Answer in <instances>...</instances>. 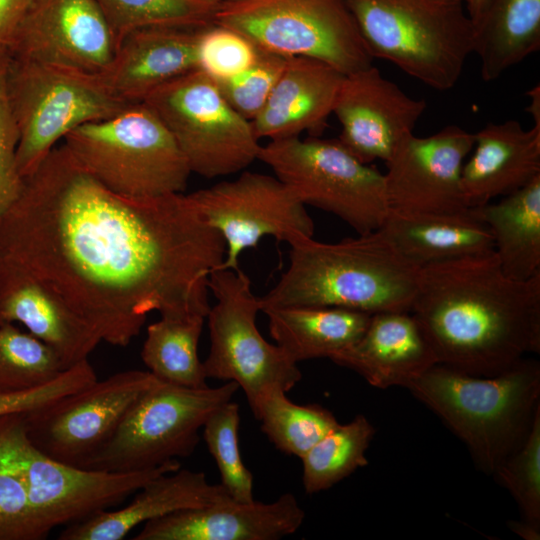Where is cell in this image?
<instances>
[{
    "instance_id": "1",
    "label": "cell",
    "mask_w": 540,
    "mask_h": 540,
    "mask_svg": "<svg viewBox=\"0 0 540 540\" xmlns=\"http://www.w3.org/2000/svg\"><path fill=\"white\" fill-rule=\"evenodd\" d=\"M226 246L188 194L132 198L55 146L0 217V261L40 281L101 340L125 347L147 314L209 310Z\"/></svg>"
},
{
    "instance_id": "2",
    "label": "cell",
    "mask_w": 540,
    "mask_h": 540,
    "mask_svg": "<svg viewBox=\"0 0 540 540\" xmlns=\"http://www.w3.org/2000/svg\"><path fill=\"white\" fill-rule=\"evenodd\" d=\"M411 314L438 363L480 376L540 352V273L507 276L494 251L420 267Z\"/></svg>"
},
{
    "instance_id": "3",
    "label": "cell",
    "mask_w": 540,
    "mask_h": 540,
    "mask_svg": "<svg viewBox=\"0 0 540 540\" xmlns=\"http://www.w3.org/2000/svg\"><path fill=\"white\" fill-rule=\"evenodd\" d=\"M289 245V266L274 287L258 297L260 311L291 306L369 314L410 311L420 267L381 230L334 243L301 237Z\"/></svg>"
},
{
    "instance_id": "4",
    "label": "cell",
    "mask_w": 540,
    "mask_h": 540,
    "mask_svg": "<svg viewBox=\"0 0 540 540\" xmlns=\"http://www.w3.org/2000/svg\"><path fill=\"white\" fill-rule=\"evenodd\" d=\"M493 475L524 441L540 409V364L524 358L489 376L437 363L406 387Z\"/></svg>"
},
{
    "instance_id": "5",
    "label": "cell",
    "mask_w": 540,
    "mask_h": 540,
    "mask_svg": "<svg viewBox=\"0 0 540 540\" xmlns=\"http://www.w3.org/2000/svg\"><path fill=\"white\" fill-rule=\"evenodd\" d=\"M372 56L438 91L459 81L473 54L462 0H344Z\"/></svg>"
},
{
    "instance_id": "6",
    "label": "cell",
    "mask_w": 540,
    "mask_h": 540,
    "mask_svg": "<svg viewBox=\"0 0 540 540\" xmlns=\"http://www.w3.org/2000/svg\"><path fill=\"white\" fill-rule=\"evenodd\" d=\"M76 161L111 191L132 198L183 193L191 170L171 133L144 102L64 137Z\"/></svg>"
},
{
    "instance_id": "7",
    "label": "cell",
    "mask_w": 540,
    "mask_h": 540,
    "mask_svg": "<svg viewBox=\"0 0 540 540\" xmlns=\"http://www.w3.org/2000/svg\"><path fill=\"white\" fill-rule=\"evenodd\" d=\"M6 92L19 134L16 158L23 178L69 132L131 105L110 89L101 74L10 55Z\"/></svg>"
},
{
    "instance_id": "8",
    "label": "cell",
    "mask_w": 540,
    "mask_h": 540,
    "mask_svg": "<svg viewBox=\"0 0 540 540\" xmlns=\"http://www.w3.org/2000/svg\"><path fill=\"white\" fill-rule=\"evenodd\" d=\"M239 389L233 381L193 389L159 380L130 406L113 435L81 468L131 472L189 457L209 415Z\"/></svg>"
},
{
    "instance_id": "9",
    "label": "cell",
    "mask_w": 540,
    "mask_h": 540,
    "mask_svg": "<svg viewBox=\"0 0 540 540\" xmlns=\"http://www.w3.org/2000/svg\"><path fill=\"white\" fill-rule=\"evenodd\" d=\"M213 23L248 37L261 51L323 61L344 75L372 65L344 0H238L221 3Z\"/></svg>"
},
{
    "instance_id": "10",
    "label": "cell",
    "mask_w": 540,
    "mask_h": 540,
    "mask_svg": "<svg viewBox=\"0 0 540 540\" xmlns=\"http://www.w3.org/2000/svg\"><path fill=\"white\" fill-rule=\"evenodd\" d=\"M258 160L304 204L330 212L357 234L379 230L389 212L384 175L338 139L312 136L269 141Z\"/></svg>"
},
{
    "instance_id": "11",
    "label": "cell",
    "mask_w": 540,
    "mask_h": 540,
    "mask_svg": "<svg viewBox=\"0 0 540 540\" xmlns=\"http://www.w3.org/2000/svg\"><path fill=\"white\" fill-rule=\"evenodd\" d=\"M143 102L167 127L192 173L205 178L231 175L258 159L261 145L251 121L200 69L160 86Z\"/></svg>"
},
{
    "instance_id": "12",
    "label": "cell",
    "mask_w": 540,
    "mask_h": 540,
    "mask_svg": "<svg viewBox=\"0 0 540 540\" xmlns=\"http://www.w3.org/2000/svg\"><path fill=\"white\" fill-rule=\"evenodd\" d=\"M208 286L216 303L206 316L210 350L203 365L207 378L237 383L249 406L270 390L292 389L302 373L296 362L259 332V298L252 292L249 277L240 268H217L210 273Z\"/></svg>"
},
{
    "instance_id": "13",
    "label": "cell",
    "mask_w": 540,
    "mask_h": 540,
    "mask_svg": "<svg viewBox=\"0 0 540 540\" xmlns=\"http://www.w3.org/2000/svg\"><path fill=\"white\" fill-rule=\"evenodd\" d=\"M7 431L31 508L47 536L58 526L83 521L119 505L153 478L181 468L177 459L131 472L89 470L60 462L30 442L25 413L7 415Z\"/></svg>"
},
{
    "instance_id": "14",
    "label": "cell",
    "mask_w": 540,
    "mask_h": 540,
    "mask_svg": "<svg viewBox=\"0 0 540 540\" xmlns=\"http://www.w3.org/2000/svg\"><path fill=\"white\" fill-rule=\"evenodd\" d=\"M205 222L219 232L226 246L221 269H239V257L272 236L289 244L313 237L314 222L305 205L275 175L243 171L188 194Z\"/></svg>"
},
{
    "instance_id": "15",
    "label": "cell",
    "mask_w": 540,
    "mask_h": 540,
    "mask_svg": "<svg viewBox=\"0 0 540 540\" xmlns=\"http://www.w3.org/2000/svg\"><path fill=\"white\" fill-rule=\"evenodd\" d=\"M157 379L122 371L25 413L30 442L45 455L81 467L113 435L130 406Z\"/></svg>"
},
{
    "instance_id": "16",
    "label": "cell",
    "mask_w": 540,
    "mask_h": 540,
    "mask_svg": "<svg viewBox=\"0 0 540 540\" xmlns=\"http://www.w3.org/2000/svg\"><path fill=\"white\" fill-rule=\"evenodd\" d=\"M473 145L474 133L457 125H447L427 137L404 136L385 162L389 212L426 216L469 211L461 176Z\"/></svg>"
},
{
    "instance_id": "17",
    "label": "cell",
    "mask_w": 540,
    "mask_h": 540,
    "mask_svg": "<svg viewBox=\"0 0 540 540\" xmlns=\"http://www.w3.org/2000/svg\"><path fill=\"white\" fill-rule=\"evenodd\" d=\"M5 48L11 57L101 74L116 45L95 0H34Z\"/></svg>"
},
{
    "instance_id": "18",
    "label": "cell",
    "mask_w": 540,
    "mask_h": 540,
    "mask_svg": "<svg viewBox=\"0 0 540 540\" xmlns=\"http://www.w3.org/2000/svg\"><path fill=\"white\" fill-rule=\"evenodd\" d=\"M426 108L424 99L410 97L370 65L344 77L333 108L338 141L363 163L386 162Z\"/></svg>"
},
{
    "instance_id": "19",
    "label": "cell",
    "mask_w": 540,
    "mask_h": 540,
    "mask_svg": "<svg viewBox=\"0 0 540 540\" xmlns=\"http://www.w3.org/2000/svg\"><path fill=\"white\" fill-rule=\"evenodd\" d=\"M305 512L284 493L273 502H226L186 509L144 523L133 540H279L294 534Z\"/></svg>"
},
{
    "instance_id": "20",
    "label": "cell",
    "mask_w": 540,
    "mask_h": 540,
    "mask_svg": "<svg viewBox=\"0 0 540 540\" xmlns=\"http://www.w3.org/2000/svg\"><path fill=\"white\" fill-rule=\"evenodd\" d=\"M329 359L380 389L406 388L438 363L430 342L410 311L372 314L359 339Z\"/></svg>"
},
{
    "instance_id": "21",
    "label": "cell",
    "mask_w": 540,
    "mask_h": 540,
    "mask_svg": "<svg viewBox=\"0 0 540 540\" xmlns=\"http://www.w3.org/2000/svg\"><path fill=\"white\" fill-rule=\"evenodd\" d=\"M201 28L135 30L117 44L110 64L101 75L123 101L143 102L160 86L198 69Z\"/></svg>"
},
{
    "instance_id": "22",
    "label": "cell",
    "mask_w": 540,
    "mask_h": 540,
    "mask_svg": "<svg viewBox=\"0 0 540 540\" xmlns=\"http://www.w3.org/2000/svg\"><path fill=\"white\" fill-rule=\"evenodd\" d=\"M471 152L463 164L461 184L467 206L475 208L540 176V124L525 129L512 119L488 122L474 133Z\"/></svg>"
},
{
    "instance_id": "23",
    "label": "cell",
    "mask_w": 540,
    "mask_h": 540,
    "mask_svg": "<svg viewBox=\"0 0 540 540\" xmlns=\"http://www.w3.org/2000/svg\"><path fill=\"white\" fill-rule=\"evenodd\" d=\"M0 321L20 324L49 346L67 369L88 359L101 340L50 289L0 261Z\"/></svg>"
},
{
    "instance_id": "24",
    "label": "cell",
    "mask_w": 540,
    "mask_h": 540,
    "mask_svg": "<svg viewBox=\"0 0 540 540\" xmlns=\"http://www.w3.org/2000/svg\"><path fill=\"white\" fill-rule=\"evenodd\" d=\"M345 75L312 58H289L266 104L251 121L258 139L317 136L333 114Z\"/></svg>"
},
{
    "instance_id": "25",
    "label": "cell",
    "mask_w": 540,
    "mask_h": 540,
    "mask_svg": "<svg viewBox=\"0 0 540 540\" xmlns=\"http://www.w3.org/2000/svg\"><path fill=\"white\" fill-rule=\"evenodd\" d=\"M233 500L221 484L208 482L203 472L178 469L144 484L126 506L99 512L68 525L60 540H121L142 523L171 513Z\"/></svg>"
},
{
    "instance_id": "26",
    "label": "cell",
    "mask_w": 540,
    "mask_h": 540,
    "mask_svg": "<svg viewBox=\"0 0 540 540\" xmlns=\"http://www.w3.org/2000/svg\"><path fill=\"white\" fill-rule=\"evenodd\" d=\"M379 230L418 267L494 251L488 226L472 209L426 216L388 212Z\"/></svg>"
},
{
    "instance_id": "27",
    "label": "cell",
    "mask_w": 540,
    "mask_h": 540,
    "mask_svg": "<svg viewBox=\"0 0 540 540\" xmlns=\"http://www.w3.org/2000/svg\"><path fill=\"white\" fill-rule=\"evenodd\" d=\"M276 344L296 362L329 358L365 331L372 314L340 308L291 306L263 311Z\"/></svg>"
},
{
    "instance_id": "28",
    "label": "cell",
    "mask_w": 540,
    "mask_h": 540,
    "mask_svg": "<svg viewBox=\"0 0 540 540\" xmlns=\"http://www.w3.org/2000/svg\"><path fill=\"white\" fill-rule=\"evenodd\" d=\"M471 209L488 226L507 276L527 280L540 273V176L498 202Z\"/></svg>"
},
{
    "instance_id": "29",
    "label": "cell",
    "mask_w": 540,
    "mask_h": 540,
    "mask_svg": "<svg viewBox=\"0 0 540 540\" xmlns=\"http://www.w3.org/2000/svg\"><path fill=\"white\" fill-rule=\"evenodd\" d=\"M540 49V0H489L474 24L473 53L486 82Z\"/></svg>"
},
{
    "instance_id": "30",
    "label": "cell",
    "mask_w": 540,
    "mask_h": 540,
    "mask_svg": "<svg viewBox=\"0 0 540 540\" xmlns=\"http://www.w3.org/2000/svg\"><path fill=\"white\" fill-rule=\"evenodd\" d=\"M206 317L161 315L147 327L141 358L157 379L186 388L208 387L198 344Z\"/></svg>"
},
{
    "instance_id": "31",
    "label": "cell",
    "mask_w": 540,
    "mask_h": 540,
    "mask_svg": "<svg viewBox=\"0 0 540 540\" xmlns=\"http://www.w3.org/2000/svg\"><path fill=\"white\" fill-rule=\"evenodd\" d=\"M281 389H273L250 406L269 441L281 452L302 458L322 437L338 426L326 408L293 403Z\"/></svg>"
},
{
    "instance_id": "32",
    "label": "cell",
    "mask_w": 540,
    "mask_h": 540,
    "mask_svg": "<svg viewBox=\"0 0 540 540\" xmlns=\"http://www.w3.org/2000/svg\"><path fill=\"white\" fill-rule=\"evenodd\" d=\"M375 429L363 415L338 424L301 459L302 484L307 494L318 493L368 464L366 451Z\"/></svg>"
},
{
    "instance_id": "33",
    "label": "cell",
    "mask_w": 540,
    "mask_h": 540,
    "mask_svg": "<svg viewBox=\"0 0 540 540\" xmlns=\"http://www.w3.org/2000/svg\"><path fill=\"white\" fill-rule=\"evenodd\" d=\"M95 1L110 26L116 46L127 34L142 28L205 27L213 23L220 5L210 0Z\"/></svg>"
},
{
    "instance_id": "34",
    "label": "cell",
    "mask_w": 540,
    "mask_h": 540,
    "mask_svg": "<svg viewBox=\"0 0 540 540\" xmlns=\"http://www.w3.org/2000/svg\"><path fill=\"white\" fill-rule=\"evenodd\" d=\"M65 369L49 346L16 324L0 321V393L44 385Z\"/></svg>"
},
{
    "instance_id": "35",
    "label": "cell",
    "mask_w": 540,
    "mask_h": 540,
    "mask_svg": "<svg viewBox=\"0 0 540 540\" xmlns=\"http://www.w3.org/2000/svg\"><path fill=\"white\" fill-rule=\"evenodd\" d=\"M239 406L232 400L213 411L202 427L204 441L219 470L221 485L238 502H251L253 475L239 447Z\"/></svg>"
},
{
    "instance_id": "36",
    "label": "cell",
    "mask_w": 540,
    "mask_h": 540,
    "mask_svg": "<svg viewBox=\"0 0 540 540\" xmlns=\"http://www.w3.org/2000/svg\"><path fill=\"white\" fill-rule=\"evenodd\" d=\"M6 417H0V540H42L47 535L31 508L26 483L9 442Z\"/></svg>"
},
{
    "instance_id": "37",
    "label": "cell",
    "mask_w": 540,
    "mask_h": 540,
    "mask_svg": "<svg viewBox=\"0 0 540 540\" xmlns=\"http://www.w3.org/2000/svg\"><path fill=\"white\" fill-rule=\"evenodd\" d=\"M492 476L514 498L522 520L540 526V409L524 441Z\"/></svg>"
},
{
    "instance_id": "38",
    "label": "cell",
    "mask_w": 540,
    "mask_h": 540,
    "mask_svg": "<svg viewBox=\"0 0 540 540\" xmlns=\"http://www.w3.org/2000/svg\"><path fill=\"white\" fill-rule=\"evenodd\" d=\"M259 54L260 49L237 30L215 23L200 30L198 69L216 82L246 70Z\"/></svg>"
},
{
    "instance_id": "39",
    "label": "cell",
    "mask_w": 540,
    "mask_h": 540,
    "mask_svg": "<svg viewBox=\"0 0 540 540\" xmlns=\"http://www.w3.org/2000/svg\"><path fill=\"white\" fill-rule=\"evenodd\" d=\"M289 58L261 51L256 61L238 75L216 82L227 102L252 121L266 104Z\"/></svg>"
},
{
    "instance_id": "40",
    "label": "cell",
    "mask_w": 540,
    "mask_h": 540,
    "mask_svg": "<svg viewBox=\"0 0 540 540\" xmlns=\"http://www.w3.org/2000/svg\"><path fill=\"white\" fill-rule=\"evenodd\" d=\"M9 54L0 45V217L19 197L24 178L17 166L18 130L6 92V70Z\"/></svg>"
},
{
    "instance_id": "41",
    "label": "cell",
    "mask_w": 540,
    "mask_h": 540,
    "mask_svg": "<svg viewBox=\"0 0 540 540\" xmlns=\"http://www.w3.org/2000/svg\"><path fill=\"white\" fill-rule=\"evenodd\" d=\"M97 380L88 359L62 371L50 382L18 392L0 393V417L28 413L57 399L74 393Z\"/></svg>"
},
{
    "instance_id": "42",
    "label": "cell",
    "mask_w": 540,
    "mask_h": 540,
    "mask_svg": "<svg viewBox=\"0 0 540 540\" xmlns=\"http://www.w3.org/2000/svg\"><path fill=\"white\" fill-rule=\"evenodd\" d=\"M34 0H0V45L6 46Z\"/></svg>"
},
{
    "instance_id": "43",
    "label": "cell",
    "mask_w": 540,
    "mask_h": 540,
    "mask_svg": "<svg viewBox=\"0 0 540 540\" xmlns=\"http://www.w3.org/2000/svg\"><path fill=\"white\" fill-rule=\"evenodd\" d=\"M509 527L515 534L525 540H539L540 538V526L530 524L524 520L511 521Z\"/></svg>"
},
{
    "instance_id": "44",
    "label": "cell",
    "mask_w": 540,
    "mask_h": 540,
    "mask_svg": "<svg viewBox=\"0 0 540 540\" xmlns=\"http://www.w3.org/2000/svg\"><path fill=\"white\" fill-rule=\"evenodd\" d=\"M489 0H464L466 11L473 22V25L481 17Z\"/></svg>"
},
{
    "instance_id": "45",
    "label": "cell",
    "mask_w": 540,
    "mask_h": 540,
    "mask_svg": "<svg viewBox=\"0 0 540 540\" xmlns=\"http://www.w3.org/2000/svg\"><path fill=\"white\" fill-rule=\"evenodd\" d=\"M210 1H213V2H216V3H218V4H221V3L232 2V1H238V0H210Z\"/></svg>"
},
{
    "instance_id": "46",
    "label": "cell",
    "mask_w": 540,
    "mask_h": 540,
    "mask_svg": "<svg viewBox=\"0 0 540 540\" xmlns=\"http://www.w3.org/2000/svg\"><path fill=\"white\" fill-rule=\"evenodd\" d=\"M464 2V0H462Z\"/></svg>"
}]
</instances>
